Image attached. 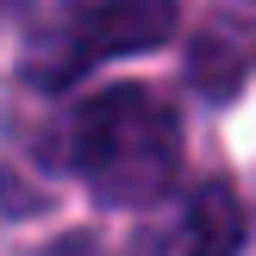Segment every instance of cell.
Listing matches in <instances>:
<instances>
[{"label":"cell","instance_id":"cell-5","mask_svg":"<svg viewBox=\"0 0 256 256\" xmlns=\"http://www.w3.org/2000/svg\"><path fill=\"white\" fill-rule=\"evenodd\" d=\"M19 12H25V0H0V25H6V19H19Z\"/></svg>","mask_w":256,"mask_h":256},{"label":"cell","instance_id":"cell-1","mask_svg":"<svg viewBox=\"0 0 256 256\" xmlns=\"http://www.w3.org/2000/svg\"><path fill=\"white\" fill-rule=\"evenodd\" d=\"M69 169L100 206H156L182 175L175 106L138 82L100 88L69 119Z\"/></svg>","mask_w":256,"mask_h":256},{"label":"cell","instance_id":"cell-4","mask_svg":"<svg viewBox=\"0 0 256 256\" xmlns=\"http://www.w3.org/2000/svg\"><path fill=\"white\" fill-rule=\"evenodd\" d=\"M38 256H106V250H100L94 238H82V232H69V238H56V244H44Z\"/></svg>","mask_w":256,"mask_h":256},{"label":"cell","instance_id":"cell-2","mask_svg":"<svg viewBox=\"0 0 256 256\" xmlns=\"http://www.w3.org/2000/svg\"><path fill=\"white\" fill-rule=\"evenodd\" d=\"M175 0H56L32 25L25 75L38 88H69L112 56H144L175 38Z\"/></svg>","mask_w":256,"mask_h":256},{"label":"cell","instance_id":"cell-6","mask_svg":"<svg viewBox=\"0 0 256 256\" xmlns=\"http://www.w3.org/2000/svg\"><path fill=\"white\" fill-rule=\"evenodd\" d=\"M232 12H244V19H256V0H225Z\"/></svg>","mask_w":256,"mask_h":256},{"label":"cell","instance_id":"cell-3","mask_svg":"<svg viewBox=\"0 0 256 256\" xmlns=\"http://www.w3.org/2000/svg\"><path fill=\"white\" fill-rule=\"evenodd\" d=\"M238 244H244V206L225 182H206L200 194H188L175 219L138 232L125 256H238Z\"/></svg>","mask_w":256,"mask_h":256}]
</instances>
